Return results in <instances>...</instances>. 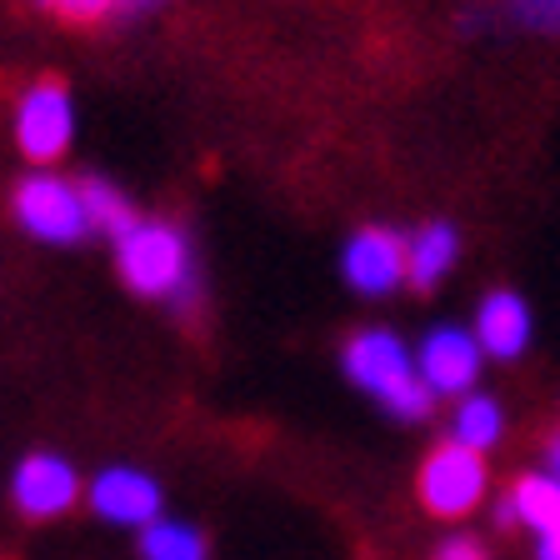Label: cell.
Wrapping results in <instances>:
<instances>
[{
  "mask_svg": "<svg viewBox=\"0 0 560 560\" xmlns=\"http://www.w3.org/2000/svg\"><path fill=\"white\" fill-rule=\"evenodd\" d=\"M116 270L136 295L145 301H165L180 315H190L200 305V276L190 260L186 235L171 221H136L116 241Z\"/></svg>",
  "mask_w": 560,
  "mask_h": 560,
  "instance_id": "6da1fadb",
  "label": "cell"
},
{
  "mask_svg": "<svg viewBox=\"0 0 560 560\" xmlns=\"http://www.w3.org/2000/svg\"><path fill=\"white\" fill-rule=\"evenodd\" d=\"M340 361H346V375L361 385L365 396H375L396 420H406V425H416V420H425L435 410V390L425 385V375H420L416 350H410L396 330H381V326L355 330V336L346 340V355H340Z\"/></svg>",
  "mask_w": 560,
  "mask_h": 560,
  "instance_id": "7a4b0ae2",
  "label": "cell"
},
{
  "mask_svg": "<svg viewBox=\"0 0 560 560\" xmlns=\"http://www.w3.org/2000/svg\"><path fill=\"white\" fill-rule=\"evenodd\" d=\"M416 490H420V505H425L435 521H466V515H476V505L490 495L486 455L460 445V441L435 445V451L420 460Z\"/></svg>",
  "mask_w": 560,
  "mask_h": 560,
  "instance_id": "3957f363",
  "label": "cell"
},
{
  "mask_svg": "<svg viewBox=\"0 0 560 560\" xmlns=\"http://www.w3.org/2000/svg\"><path fill=\"white\" fill-rule=\"evenodd\" d=\"M15 221L46 245H75L91 235V215H85L81 180L70 186L56 171H31L15 186Z\"/></svg>",
  "mask_w": 560,
  "mask_h": 560,
  "instance_id": "277c9868",
  "label": "cell"
},
{
  "mask_svg": "<svg viewBox=\"0 0 560 560\" xmlns=\"http://www.w3.org/2000/svg\"><path fill=\"white\" fill-rule=\"evenodd\" d=\"M15 140H21L25 161H35L40 171L70 151V140H75V105H70L66 85L35 81L21 95V105H15Z\"/></svg>",
  "mask_w": 560,
  "mask_h": 560,
  "instance_id": "5b68a950",
  "label": "cell"
},
{
  "mask_svg": "<svg viewBox=\"0 0 560 560\" xmlns=\"http://www.w3.org/2000/svg\"><path fill=\"white\" fill-rule=\"evenodd\" d=\"M85 505L116 530H145L151 521L165 515V490L151 470L140 466H105L101 476L85 486Z\"/></svg>",
  "mask_w": 560,
  "mask_h": 560,
  "instance_id": "8992f818",
  "label": "cell"
},
{
  "mask_svg": "<svg viewBox=\"0 0 560 560\" xmlns=\"http://www.w3.org/2000/svg\"><path fill=\"white\" fill-rule=\"evenodd\" d=\"M81 495L85 486L75 476V466L56 451H35L11 470V501L25 521H60V515L75 511Z\"/></svg>",
  "mask_w": 560,
  "mask_h": 560,
  "instance_id": "52a82bcc",
  "label": "cell"
},
{
  "mask_svg": "<svg viewBox=\"0 0 560 560\" xmlns=\"http://www.w3.org/2000/svg\"><path fill=\"white\" fill-rule=\"evenodd\" d=\"M340 270H346V285L355 295H396L400 285H410L406 270V235L385 231V225H365L346 241V256H340Z\"/></svg>",
  "mask_w": 560,
  "mask_h": 560,
  "instance_id": "ba28073f",
  "label": "cell"
},
{
  "mask_svg": "<svg viewBox=\"0 0 560 560\" xmlns=\"http://www.w3.org/2000/svg\"><path fill=\"white\" fill-rule=\"evenodd\" d=\"M416 365L425 375V385L435 390V400H460L476 390V375L486 365V350H480L476 330L466 326H435L431 336L420 340Z\"/></svg>",
  "mask_w": 560,
  "mask_h": 560,
  "instance_id": "9c48e42d",
  "label": "cell"
},
{
  "mask_svg": "<svg viewBox=\"0 0 560 560\" xmlns=\"http://www.w3.org/2000/svg\"><path fill=\"white\" fill-rule=\"evenodd\" d=\"M476 340L490 361H521L530 346V305L515 291H490L476 305Z\"/></svg>",
  "mask_w": 560,
  "mask_h": 560,
  "instance_id": "30bf717a",
  "label": "cell"
},
{
  "mask_svg": "<svg viewBox=\"0 0 560 560\" xmlns=\"http://www.w3.org/2000/svg\"><path fill=\"white\" fill-rule=\"evenodd\" d=\"M495 521L501 525H525L540 536H556L560 530V480L550 470H536V476H521L495 505Z\"/></svg>",
  "mask_w": 560,
  "mask_h": 560,
  "instance_id": "8fae6325",
  "label": "cell"
},
{
  "mask_svg": "<svg viewBox=\"0 0 560 560\" xmlns=\"http://www.w3.org/2000/svg\"><path fill=\"white\" fill-rule=\"evenodd\" d=\"M460 260V235L445 221H425L416 235H406V270L416 291H435Z\"/></svg>",
  "mask_w": 560,
  "mask_h": 560,
  "instance_id": "7c38bea8",
  "label": "cell"
},
{
  "mask_svg": "<svg viewBox=\"0 0 560 560\" xmlns=\"http://www.w3.org/2000/svg\"><path fill=\"white\" fill-rule=\"evenodd\" d=\"M140 560H210L206 530L190 521H175V515H161L136 536Z\"/></svg>",
  "mask_w": 560,
  "mask_h": 560,
  "instance_id": "4fadbf2b",
  "label": "cell"
},
{
  "mask_svg": "<svg viewBox=\"0 0 560 560\" xmlns=\"http://www.w3.org/2000/svg\"><path fill=\"white\" fill-rule=\"evenodd\" d=\"M501 435H505L501 400L480 396V390H470V396L455 400V410H451V441H460V445H470V451L486 455L490 445L501 441Z\"/></svg>",
  "mask_w": 560,
  "mask_h": 560,
  "instance_id": "5bb4252c",
  "label": "cell"
},
{
  "mask_svg": "<svg viewBox=\"0 0 560 560\" xmlns=\"http://www.w3.org/2000/svg\"><path fill=\"white\" fill-rule=\"evenodd\" d=\"M81 196H85V215H91V231H105L110 241H120V235H126L130 225L140 221L136 210H130V200L120 196L110 180H101V175H85V180H81Z\"/></svg>",
  "mask_w": 560,
  "mask_h": 560,
  "instance_id": "9a60e30c",
  "label": "cell"
},
{
  "mask_svg": "<svg viewBox=\"0 0 560 560\" xmlns=\"http://www.w3.org/2000/svg\"><path fill=\"white\" fill-rule=\"evenodd\" d=\"M505 11H511L515 25L536 35H560V0H505Z\"/></svg>",
  "mask_w": 560,
  "mask_h": 560,
  "instance_id": "2e32d148",
  "label": "cell"
},
{
  "mask_svg": "<svg viewBox=\"0 0 560 560\" xmlns=\"http://www.w3.org/2000/svg\"><path fill=\"white\" fill-rule=\"evenodd\" d=\"M431 560H490V550H486V540L470 536V530H451V536L431 550Z\"/></svg>",
  "mask_w": 560,
  "mask_h": 560,
  "instance_id": "e0dca14e",
  "label": "cell"
},
{
  "mask_svg": "<svg viewBox=\"0 0 560 560\" xmlns=\"http://www.w3.org/2000/svg\"><path fill=\"white\" fill-rule=\"evenodd\" d=\"M56 11L66 15V21L91 25V21H105L110 11H126V0H56Z\"/></svg>",
  "mask_w": 560,
  "mask_h": 560,
  "instance_id": "ac0fdd59",
  "label": "cell"
},
{
  "mask_svg": "<svg viewBox=\"0 0 560 560\" xmlns=\"http://www.w3.org/2000/svg\"><path fill=\"white\" fill-rule=\"evenodd\" d=\"M536 560H560V530H556V536H540L536 540Z\"/></svg>",
  "mask_w": 560,
  "mask_h": 560,
  "instance_id": "d6986e66",
  "label": "cell"
},
{
  "mask_svg": "<svg viewBox=\"0 0 560 560\" xmlns=\"http://www.w3.org/2000/svg\"><path fill=\"white\" fill-rule=\"evenodd\" d=\"M546 470H550V476L560 480V431L550 435V445H546Z\"/></svg>",
  "mask_w": 560,
  "mask_h": 560,
  "instance_id": "ffe728a7",
  "label": "cell"
},
{
  "mask_svg": "<svg viewBox=\"0 0 560 560\" xmlns=\"http://www.w3.org/2000/svg\"><path fill=\"white\" fill-rule=\"evenodd\" d=\"M155 5H165V0H126V11L140 15V11H155Z\"/></svg>",
  "mask_w": 560,
  "mask_h": 560,
  "instance_id": "44dd1931",
  "label": "cell"
},
{
  "mask_svg": "<svg viewBox=\"0 0 560 560\" xmlns=\"http://www.w3.org/2000/svg\"><path fill=\"white\" fill-rule=\"evenodd\" d=\"M46 5H56V0H46Z\"/></svg>",
  "mask_w": 560,
  "mask_h": 560,
  "instance_id": "7402d4cb",
  "label": "cell"
}]
</instances>
